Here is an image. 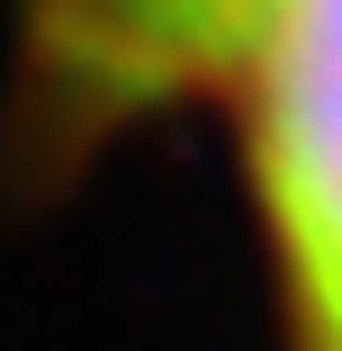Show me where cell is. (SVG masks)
<instances>
[{"label":"cell","instance_id":"obj_1","mask_svg":"<svg viewBox=\"0 0 342 351\" xmlns=\"http://www.w3.org/2000/svg\"><path fill=\"white\" fill-rule=\"evenodd\" d=\"M261 198L315 351H342V0H252Z\"/></svg>","mask_w":342,"mask_h":351},{"label":"cell","instance_id":"obj_2","mask_svg":"<svg viewBox=\"0 0 342 351\" xmlns=\"http://www.w3.org/2000/svg\"><path fill=\"white\" fill-rule=\"evenodd\" d=\"M252 0H36V99L54 126H117L234 63Z\"/></svg>","mask_w":342,"mask_h":351}]
</instances>
